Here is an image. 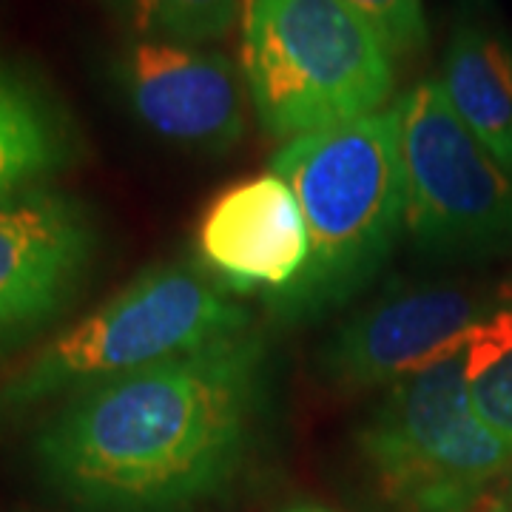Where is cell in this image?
Returning <instances> with one entry per match:
<instances>
[{
  "label": "cell",
  "mask_w": 512,
  "mask_h": 512,
  "mask_svg": "<svg viewBox=\"0 0 512 512\" xmlns=\"http://www.w3.org/2000/svg\"><path fill=\"white\" fill-rule=\"evenodd\" d=\"M265 396L268 348L245 330L66 399L37 470L80 512H188L239 473Z\"/></svg>",
  "instance_id": "6da1fadb"
},
{
  "label": "cell",
  "mask_w": 512,
  "mask_h": 512,
  "mask_svg": "<svg viewBox=\"0 0 512 512\" xmlns=\"http://www.w3.org/2000/svg\"><path fill=\"white\" fill-rule=\"evenodd\" d=\"M271 171L293 188L311 237L302 279L271 302L279 319L305 322L362 291L407 231L396 103L285 140Z\"/></svg>",
  "instance_id": "7a4b0ae2"
},
{
  "label": "cell",
  "mask_w": 512,
  "mask_h": 512,
  "mask_svg": "<svg viewBox=\"0 0 512 512\" xmlns=\"http://www.w3.org/2000/svg\"><path fill=\"white\" fill-rule=\"evenodd\" d=\"M512 348V305L390 393L359 430V456L396 512H470L512 467V444L478 419L470 384Z\"/></svg>",
  "instance_id": "3957f363"
},
{
  "label": "cell",
  "mask_w": 512,
  "mask_h": 512,
  "mask_svg": "<svg viewBox=\"0 0 512 512\" xmlns=\"http://www.w3.org/2000/svg\"><path fill=\"white\" fill-rule=\"evenodd\" d=\"M245 330H251L248 308L202 268L154 265L0 382V421Z\"/></svg>",
  "instance_id": "277c9868"
},
{
  "label": "cell",
  "mask_w": 512,
  "mask_h": 512,
  "mask_svg": "<svg viewBox=\"0 0 512 512\" xmlns=\"http://www.w3.org/2000/svg\"><path fill=\"white\" fill-rule=\"evenodd\" d=\"M239 69L262 128L293 140L387 106L396 55L348 0H242Z\"/></svg>",
  "instance_id": "5b68a950"
},
{
  "label": "cell",
  "mask_w": 512,
  "mask_h": 512,
  "mask_svg": "<svg viewBox=\"0 0 512 512\" xmlns=\"http://www.w3.org/2000/svg\"><path fill=\"white\" fill-rule=\"evenodd\" d=\"M402 126L407 234L453 259L512 251V171L458 117L436 77L396 103Z\"/></svg>",
  "instance_id": "8992f818"
},
{
  "label": "cell",
  "mask_w": 512,
  "mask_h": 512,
  "mask_svg": "<svg viewBox=\"0 0 512 512\" xmlns=\"http://www.w3.org/2000/svg\"><path fill=\"white\" fill-rule=\"evenodd\" d=\"M501 288L430 282L365 305L319 353V373L342 390L396 384L439 362L495 313L510 308Z\"/></svg>",
  "instance_id": "52a82bcc"
},
{
  "label": "cell",
  "mask_w": 512,
  "mask_h": 512,
  "mask_svg": "<svg viewBox=\"0 0 512 512\" xmlns=\"http://www.w3.org/2000/svg\"><path fill=\"white\" fill-rule=\"evenodd\" d=\"M94 256L97 228L83 202L46 185L0 200V356L72 305Z\"/></svg>",
  "instance_id": "ba28073f"
},
{
  "label": "cell",
  "mask_w": 512,
  "mask_h": 512,
  "mask_svg": "<svg viewBox=\"0 0 512 512\" xmlns=\"http://www.w3.org/2000/svg\"><path fill=\"white\" fill-rule=\"evenodd\" d=\"M111 77L134 117L168 143L228 151L245 131V77L222 52L131 37L114 55Z\"/></svg>",
  "instance_id": "9c48e42d"
},
{
  "label": "cell",
  "mask_w": 512,
  "mask_h": 512,
  "mask_svg": "<svg viewBox=\"0 0 512 512\" xmlns=\"http://www.w3.org/2000/svg\"><path fill=\"white\" fill-rule=\"evenodd\" d=\"M205 274L228 293H288L311 259V237L293 188L276 171L228 185L197 228Z\"/></svg>",
  "instance_id": "30bf717a"
},
{
  "label": "cell",
  "mask_w": 512,
  "mask_h": 512,
  "mask_svg": "<svg viewBox=\"0 0 512 512\" xmlns=\"http://www.w3.org/2000/svg\"><path fill=\"white\" fill-rule=\"evenodd\" d=\"M436 80L464 126L512 171V43L504 29L484 15H464Z\"/></svg>",
  "instance_id": "8fae6325"
},
{
  "label": "cell",
  "mask_w": 512,
  "mask_h": 512,
  "mask_svg": "<svg viewBox=\"0 0 512 512\" xmlns=\"http://www.w3.org/2000/svg\"><path fill=\"white\" fill-rule=\"evenodd\" d=\"M74 126L55 92L0 55V200L40 188L74 160Z\"/></svg>",
  "instance_id": "7c38bea8"
},
{
  "label": "cell",
  "mask_w": 512,
  "mask_h": 512,
  "mask_svg": "<svg viewBox=\"0 0 512 512\" xmlns=\"http://www.w3.org/2000/svg\"><path fill=\"white\" fill-rule=\"evenodd\" d=\"M134 37L211 43L228 35L242 18V0H109Z\"/></svg>",
  "instance_id": "4fadbf2b"
},
{
  "label": "cell",
  "mask_w": 512,
  "mask_h": 512,
  "mask_svg": "<svg viewBox=\"0 0 512 512\" xmlns=\"http://www.w3.org/2000/svg\"><path fill=\"white\" fill-rule=\"evenodd\" d=\"M390 43L393 55H413L427 43L424 0H348Z\"/></svg>",
  "instance_id": "5bb4252c"
},
{
  "label": "cell",
  "mask_w": 512,
  "mask_h": 512,
  "mask_svg": "<svg viewBox=\"0 0 512 512\" xmlns=\"http://www.w3.org/2000/svg\"><path fill=\"white\" fill-rule=\"evenodd\" d=\"M478 419L512 444V348L470 384Z\"/></svg>",
  "instance_id": "9a60e30c"
},
{
  "label": "cell",
  "mask_w": 512,
  "mask_h": 512,
  "mask_svg": "<svg viewBox=\"0 0 512 512\" xmlns=\"http://www.w3.org/2000/svg\"><path fill=\"white\" fill-rule=\"evenodd\" d=\"M493 512H512V467L510 473H507V484L501 487V493L495 498Z\"/></svg>",
  "instance_id": "2e32d148"
},
{
  "label": "cell",
  "mask_w": 512,
  "mask_h": 512,
  "mask_svg": "<svg viewBox=\"0 0 512 512\" xmlns=\"http://www.w3.org/2000/svg\"><path fill=\"white\" fill-rule=\"evenodd\" d=\"M288 512H330V510H322V507H293Z\"/></svg>",
  "instance_id": "e0dca14e"
}]
</instances>
